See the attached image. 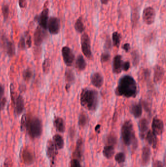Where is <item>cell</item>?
<instances>
[{
	"label": "cell",
	"mask_w": 166,
	"mask_h": 167,
	"mask_svg": "<svg viewBox=\"0 0 166 167\" xmlns=\"http://www.w3.org/2000/svg\"><path fill=\"white\" fill-rule=\"evenodd\" d=\"M99 93L94 89H84L80 94V104L90 111L97 109L99 104Z\"/></svg>",
	"instance_id": "obj_2"
},
{
	"label": "cell",
	"mask_w": 166,
	"mask_h": 167,
	"mask_svg": "<svg viewBox=\"0 0 166 167\" xmlns=\"http://www.w3.org/2000/svg\"><path fill=\"white\" fill-rule=\"evenodd\" d=\"M83 139L82 138L78 139L77 142L76 147L74 152V156L77 159H81L83 156Z\"/></svg>",
	"instance_id": "obj_22"
},
{
	"label": "cell",
	"mask_w": 166,
	"mask_h": 167,
	"mask_svg": "<svg viewBox=\"0 0 166 167\" xmlns=\"http://www.w3.org/2000/svg\"><path fill=\"white\" fill-rule=\"evenodd\" d=\"M46 33L43 29L40 26H38L35 30L34 34V42L35 45L40 46L42 44L45 39Z\"/></svg>",
	"instance_id": "obj_10"
},
{
	"label": "cell",
	"mask_w": 166,
	"mask_h": 167,
	"mask_svg": "<svg viewBox=\"0 0 166 167\" xmlns=\"http://www.w3.org/2000/svg\"><path fill=\"white\" fill-rule=\"evenodd\" d=\"M75 29L79 33H82L85 30L82 17H79L75 23Z\"/></svg>",
	"instance_id": "obj_29"
},
{
	"label": "cell",
	"mask_w": 166,
	"mask_h": 167,
	"mask_svg": "<svg viewBox=\"0 0 166 167\" xmlns=\"http://www.w3.org/2000/svg\"><path fill=\"white\" fill-rule=\"evenodd\" d=\"M27 119H28V116L26 114H24L22 116L21 120V126H20V128L22 131H24L26 128Z\"/></svg>",
	"instance_id": "obj_36"
},
{
	"label": "cell",
	"mask_w": 166,
	"mask_h": 167,
	"mask_svg": "<svg viewBox=\"0 0 166 167\" xmlns=\"http://www.w3.org/2000/svg\"><path fill=\"white\" fill-rule=\"evenodd\" d=\"M50 60L48 58L45 59L42 64V70L45 73H48L50 70Z\"/></svg>",
	"instance_id": "obj_32"
},
{
	"label": "cell",
	"mask_w": 166,
	"mask_h": 167,
	"mask_svg": "<svg viewBox=\"0 0 166 167\" xmlns=\"http://www.w3.org/2000/svg\"><path fill=\"white\" fill-rule=\"evenodd\" d=\"M48 16H49V10L48 8L44 9L40 15L39 18L40 26L44 30H46L47 28Z\"/></svg>",
	"instance_id": "obj_17"
},
{
	"label": "cell",
	"mask_w": 166,
	"mask_h": 167,
	"mask_svg": "<svg viewBox=\"0 0 166 167\" xmlns=\"http://www.w3.org/2000/svg\"><path fill=\"white\" fill-rule=\"evenodd\" d=\"M114 154L115 148L112 146L107 145L103 148V154L107 159H112Z\"/></svg>",
	"instance_id": "obj_26"
},
{
	"label": "cell",
	"mask_w": 166,
	"mask_h": 167,
	"mask_svg": "<svg viewBox=\"0 0 166 167\" xmlns=\"http://www.w3.org/2000/svg\"><path fill=\"white\" fill-rule=\"evenodd\" d=\"M107 142L108 145L112 146L113 147L115 145H116V142H117V139H116V137L114 135L110 134L107 137Z\"/></svg>",
	"instance_id": "obj_35"
},
{
	"label": "cell",
	"mask_w": 166,
	"mask_h": 167,
	"mask_svg": "<svg viewBox=\"0 0 166 167\" xmlns=\"http://www.w3.org/2000/svg\"><path fill=\"white\" fill-rule=\"evenodd\" d=\"M165 75V70L162 67L156 65L154 69V76L153 81L154 83L158 84L160 83L163 80Z\"/></svg>",
	"instance_id": "obj_16"
},
{
	"label": "cell",
	"mask_w": 166,
	"mask_h": 167,
	"mask_svg": "<svg viewBox=\"0 0 166 167\" xmlns=\"http://www.w3.org/2000/svg\"><path fill=\"white\" fill-rule=\"evenodd\" d=\"M33 76L32 71L30 69H27L23 72V76L24 80L26 81H29L31 79Z\"/></svg>",
	"instance_id": "obj_34"
},
{
	"label": "cell",
	"mask_w": 166,
	"mask_h": 167,
	"mask_svg": "<svg viewBox=\"0 0 166 167\" xmlns=\"http://www.w3.org/2000/svg\"><path fill=\"white\" fill-rule=\"evenodd\" d=\"M12 166H13V162L12 159L10 157H7L4 160L3 167H12Z\"/></svg>",
	"instance_id": "obj_41"
},
{
	"label": "cell",
	"mask_w": 166,
	"mask_h": 167,
	"mask_svg": "<svg viewBox=\"0 0 166 167\" xmlns=\"http://www.w3.org/2000/svg\"><path fill=\"white\" fill-rule=\"evenodd\" d=\"M131 55H132L133 64H134V66H137L139 63V54H138V52H137L136 50H135V51L132 52Z\"/></svg>",
	"instance_id": "obj_37"
},
{
	"label": "cell",
	"mask_w": 166,
	"mask_h": 167,
	"mask_svg": "<svg viewBox=\"0 0 166 167\" xmlns=\"http://www.w3.org/2000/svg\"><path fill=\"white\" fill-rule=\"evenodd\" d=\"M29 136L32 138H37L40 136L42 132V125L41 120L36 117L27 119L26 128Z\"/></svg>",
	"instance_id": "obj_4"
},
{
	"label": "cell",
	"mask_w": 166,
	"mask_h": 167,
	"mask_svg": "<svg viewBox=\"0 0 166 167\" xmlns=\"http://www.w3.org/2000/svg\"><path fill=\"white\" fill-rule=\"evenodd\" d=\"M142 106L141 103L134 104L131 107L130 111L134 117L138 118L141 116L142 114Z\"/></svg>",
	"instance_id": "obj_21"
},
{
	"label": "cell",
	"mask_w": 166,
	"mask_h": 167,
	"mask_svg": "<svg viewBox=\"0 0 166 167\" xmlns=\"http://www.w3.org/2000/svg\"><path fill=\"white\" fill-rule=\"evenodd\" d=\"M22 157L24 163L27 165L32 164L34 161V155L28 149H25L23 151Z\"/></svg>",
	"instance_id": "obj_19"
},
{
	"label": "cell",
	"mask_w": 166,
	"mask_h": 167,
	"mask_svg": "<svg viewBox=\"0 0 166 167\" xmlns=\"http://www.w3.org/2000/svg\"><path fill=\"white\" fill-rule=\"evenodd\" d=\"M122 49L125 50L126 53H128L130 49V45L129 43H126L122 46Z\"/></svg>",
	"instance_id": "obj_49"
},
{
	"label": "cell",
	"mask_w": 166,
	"mask_h": 167,
	"mask_svg": "<svg viewBox=\"0 0 166 167\" xmlns=\"http://www.w3.org/2000/svg\"><path fill=\"white\" fill-rule=\"evenodd\" d=\"M110 59V54L108 53H104L101 54L100 61L102 63L107 62Z\"/></svg>",
	"instance_id": "obj_39"
},
{
	"label": "cell",
	"mask_w": 166,
	"mask_h": 167,
	"mask_svg": "<svg viewBox=\"0 0 166 167\" xmlns=\"http://www.w3.org/2000/svg\"><path fill=\"white\" fill-rule=\"evenodd\" d=\"M4 87L0 84V99L3 97V94H4Z\"/></svg>",
	"instance_id": "obj_50"
},
{
	"label": "cell",
	"mask_w": 166,
	"mask_h": 167,
	"mask_svg": "<svg viewBox=\"0 0 166 167\" xmlns=\"http://www.w3.org/2000/svg\"><path fill=\"white\" fill-rule=\"evenodd\" d=\"M47 28L51 34H57L60 31V22L58 18L52 17L48 20Z\"/></svg>",
	"instance_id": "obj_8"
},
{
	"label": "cell",
	"mask_w": 166,
	"mask_h": 167,
	"mask_svg": "<svg viewBox=\"0 0 166 167\" xmlns=\"http://www.w3.org/2000/svg\"><path fill=\"white\" fill-rule=\"evenodd\" d=\"M126 156L124 153H119L115 156V160L119 164L123 163L125 161Z\"/></svg>",
	"instance_id": "obj_33"
},
{
	"label": "cell",
	"mask_w": 166,
	"mask_h": 167,
	"mask_svg": "<svg viewBox=\"0 0 166 167\" xmlns=\"http://www.w3.org/2000/svg\"><path fill=\"white\" fill-rule=\"evenodd\" d=\"M53 143L57 150H61L64 147V140L62 136L56 134L53 136Z\"/></svg>",
	"instance_id": "obj_25"
},
{
	"label": "cell",
	"mask_w": 166,
	"mask_h": 167,
	"mask_svg": "<svg viewBox=\"0 0 166 167\" xmlns=\"http://www.w3.org/2000/svg\"><path fill=\"white\" fill-rule=\"evenodd\" d=\"M46 152L47 155L51 159V161H55L56 156L58 153L53 142L51 140H48L47 143Z\"/></svg>",
	"instance_id": "obj_12"
},
{
	"label": "cell",
	"mask_w": 166,
	"mask_h": 167,
	"mask_svg": "<svg viewBox=\"0 0 166 167\" xmlns=\"http://www.w3.org/2000/svg\"><path fill=\"white\" fill-rule=\"evenodd\" d=\"M81 45L82 50L83 54L86 58L89 59H92L93 56L92 54L91 42L90 38L87 33H84L81 38Z\"/></svg>",
	"instance_id": "obj_5"
},
{
	"label": "cell",
	"mask_w": 166,
	"mask_h": 167,
	"mask_svg": "<svg viewBox=\"0 0 166 167\" xmlns=\"http://www.w3.org/2000/svg\"><path fill=\"white\" fill-rule=\"evenodd\" d=\"M25 44L26 46L28 48H30L31 47L32 40L31 37L28 32H27L25 35Z\"/></svg>",
	"instance_id": "obj_40"
},
{
	"label": "cell",
	"mask_w": 166,
	"mask_h": 167,
	"mask_svg": "<svg viewBox=\"0 0 166 167\" xmlns=\"http://www.w3.org/2000/svg\"><path fill=\"white\" fill-rule=\"evenodd\" d=\"M15 105V112L17 115L21 114L24 109V100L21 95H19L16 98L14 102Z\"/></svg>",
	"instance_id": "obj_15"
},
{
	"label": "cell",
	"mask_w": 166,
	"mask_h": 167,
	"mask_svg": "<svg viewBox=\"0 0 166 167\" xmlns=\"http://www.w3.org/2000/svg\"><path fill=\"white\" fill-rule=\"evenodd\" d=\"M138 128L140 138L143 139L145 137L149 129V123L147 120L145 118H142L140 120L138 123Z\"/></svg>",
	"instance_id": "obj_13"
},
{
	"label": "cell",
	"mask_w": 166,
	"mask_h": 167,
	"mask_svg": "<svg viewBox=\"0 0 166 167\" xmlns=\"http://www.w3.org/2000/svg\"><path fill=\"white\" fill-rule=\"evenodd\" d=\"M65 81L67 82L66 84L70 86L74 83L75 81V78L74 73L72 70H66L65 72Z\"/></svg>",
	"instance_id": "obj_28"
},
{
	"label": "cell",
	"mask_w": 166,
	"mask_h": 167,
	"mask_svg": "<svg viewBox=\"0 0 166 167\" xmlns=\"http://www.w3.org/2000/svg\"><path fill=\"white\" fill-rule=\"evenodd\" d=\"M19 47H20V48H22V49H25L26 48V44H25V37H22L20 39V41H19Z\"/></svg>",
	"instance_id": "obj_43"
},
{
	"label": "cell",
	"mask_w": 166,
	"mask_h": 167,
	"mask_svg": "<svg viewBox=\"0 0 166 167\" xmlns=\"http://www.w3.org/2000/svg\"><path fill=\"white\" fill-rule=\"evenodd\" d=\"M7 104V99L5 97H3L0 99V111L4 109Z\"/></svg>",
	"instance_id": "obj_44"
},
{
	"label": "cell",
	"mask_w": 166,
	"mask_h": 167,
	"mask_svg": "<svg viewBox=\"0 0 166 167\" xmlns=\"http://www.w3.org/2000/svg\"><path fill=\"white\" fill-rule=\"evenodd\" d=\"M122 56L120 55H117L115 57L113 60V71L115 74H119L123 70V64Z\"/></svg>",
	"instance_id": "obj_11"
},
{
	"label": "cell",
	"mask_w": 166,
	"mask_h": 167,
	"mask_svg": "<svg viewBox=\"0 0 166 167\" xmlns=\"http://www.w3.org/2000/svg\"><path fill=\"white\" fill-rule=\"evenodd\" d=\"M75 131L74 128H71L69 130V135L71 138H73L75 136Z\"/></svg>",
	"instance_id": "obj_51"
},
{
	"label": "cell",
	"mask_w": 166,
	"mask_h": 167,
	"mask_svg": "<svg viewBox=\"0 0 166 167\" xmlns=\"http://www.w3.org/2000/svg\"><path fill=\"white\" fill-rule=\"evenodd\" d=\"M151 150L148 147H144L143 148L141 156V162L142 165L146 166L149 164L151 159Z\"/></svg>",
	"instance_id": "obj_18"
},
{
	"label": "cell",
	"mask_w": 166,
	"mask_h": 167,
	"mask_svg": "<svg viewBox=\"0 0 166 167\" xmlns=\"http://www.w3.org/2000/svg\"><path fill=\"white\" fill-rule=\"evenodd\" d=\"M71 167H82L80 162L77 159H73L71 162Z\"/></svg>",
	"instance_id": "obj_42"
},
{
	"label": "cell",
	"mask_w": 166,
	"mask_h": 167,
	"mask_svg": "<svg viewBox=\"0 0 166 167\" xmlns=\"http://www.w3.org/2000/svg\"><path fill=\"white\" fill-rule=\"evenodd\" d=\"M2 10L3 17L5 19H7L8 17L9 13L8 6L7 4H3L2 8Z\"/></svg>",
	"instance_id": "obj_38"
},
{
	"label": "cell",
	"mask_w": 166,
	"mask_h": 167,
	"mask_svg": "<svg viewBox=\"0 0 166 167\" xmlns=\"http://www.w3.org/2000/svg\"><path fill=\"white\" fill-rule=\"evenodd\" d=\"M111 46H112V43H111V39L109 37H108L106 41L105 47L107 49H110L111 48Z\"/></svg>",
	"instance_id": "obj_47"
},
{
	"label": "cell",
	"mask_w": 166,
	"mask_h": 167,
	"mask_svg": "<svg viewBox=\"0 0 166 167\" xmlns=\"http://www.w3.org/2000/svg\"><path fill=\"white\" fill-rule=\"evenodd\" d=\"M120 35L117 32H114L112 35L113 46L116 47H119L120 43Z\"/></svg>",
	"instance_id": "obj_31"
},
{
	"label": "cell",
	"mask_w": 166,
	"mask_h": 167,
	"mask_svg": "<svg viewBox=\"0 0 166 167\" xmlns=\"http://www.w3.org/2000/svg\"><path fill=\"white\" fill-rule=\"evenodd\" d=\"M86 61L85 60L83 56L79 55L77 58L76 61V68L79 71L84 70L86 67Z\"/></svg>",
	"instance_id": "obj_24"
},
{
	"label": "cell",
	"mask_w": 166,
	"mask_h": 167,
	"mask_svg": "<svg viewBox=\"0 0 166 167\" xmlns=\"http://www.w3.org/2000/svg\"><path fill=\"white\" fill-rule=\"evenodd\" d=\"M117 96L135 98L137 94V86L135 79L130 75L122 77L115 91Z\"/></svg>",
	"instance_id": "obj_1"
},
{
	"label": "cell",
	"mask_w": 166,
	"mask_h": 167,
	"mask_svg": "<svg viewBox=\"0 0 166 167\" xmlns=\"http://www.w3.org/2000/svg\"><path fill=\"white\" fill-rule=\"evenodd\" d=\"M62 53L64 63L66 66L67 67L72 66L75 60V56L72 50L70 47L65 46L62 47Z\"/></svg>",
	"instance_id": "obj_6"
},
{
	"label": "cell",
	"mask_w": 166,
	"mask_h": 167,
	"mask_svg": "<svg viewBox=\"0 0 166 167\" xmlns=\"http://www.w3.org/2000/svg\"><path fill=\"white\" fill-rule=\"evenodd\" d=\"M100 125H98L95 127V131L97 132L98 133H99L100 132Z\"/></svg>",
	"instance_id": "obj_52"
},
{
	"label": "cell",
	"mask_w": 166,
	"mask_h": 167,
	"mask_svg": "<svg viewBox=\"0 0 166 167\" xmlns=\"http://www.w3.org/2000/svg\"><path fill=\"white\" fill-rule=\"evenodd\" d=\"M121 138L124 144L127 146L132 145L136 149L137 147V140L135 136L133 125L130 120H128L123 124L121 128Z\"/></svg>",
	"instance_id": "obj_3"
},
{
	"label": "cell",
	"mask_w": 166,
	"mask_h": 167,
	"mask_svg": "<svg viewBox=\"0 0 166 167\" xmlns=\"http://www.w3.org/2000/svg\"><path fill=\"white\" fill-rule=\"evenodd\" d=\"M7 53L9 57H13L15 54V47L12 42L8 41L6 44Z\"/></svg>",
	"instance_id": "obj_27"
},
{
	"label": "cell",
	"mask_w": 166,
	"mask_h": 167,
	"mask_svg": "<svg viewBox=\"0 0 166 167\" xmlns=\"http://www.w3.org/2000/svg\"><path fill=\"white\" fill-rule=\"evenodd\" d=\"M19 3L20 8H24L26 7L27 3H26V0H19Z\"/></svg>",
	"instance_id": "obj_46"
},
{
	"label": "cell",
	"mask_w": 166,
	"mask_h": 167,
	"mask_svg": "<svg viewBox=\"0 0 166 167\" xmlns=\"http://www.w3.org/2000/svg\"><path fill=\"white\" fill-rule=\"evenodd\" d=\"M88 117L84 113H82L79 115L78 119V125L81 127H84L86 126L88 123Z\"/></svg>",
	"instance_id": "obj_30"
},
{
	"label": "cell",
	"mask_w": 166,
	"mask_h": 167,
	"mask_svg": "<svg viewBox=\"0 0 166 167\" xmlns=\"http://www.w3.org/2000/svg\"><path fill=\"white\" fill-rule=\"evenodd\" d=\"M91 82L94 86L97 88H100L103 86L104 83L103 76L99 72H94L91 76Z\"/></svg>",
	"instance_id": "obj_14"
},
{
	"label": "cell",
	"mask_w": 166,
	"mask_h": 167,
	"mask_svg": "<svg viewBox=\"0 0 166 167\" xmlns=\"http://www.w3.org/2000/svg\"><path fill=\"white\" fill-rule=\"evenodd\" d=\"M54 125L56 129L59 132L63 133L65 131V123L62 118L60 117H56L54 121Z\"/></svg>",
	"instance_id": "obj_23"
},
{
	"label": "cell",
	"mask_w": 166,
	"mask_h": 167,
	"mask_svg": "<svg viewBox=\"0 0 166 167\" xmlns=\"http://www.w3.org/2000/svg\"><path fill=\"white\" fill-rule=\"evenodd\" d=\"M152 128L153 132L156 136H160L164 131V125L163 122L161 119L155 117L153 120Z\"/></svg>",
	"instance_id": "obj_9"
},
{
	"label": "cell",
	"mask_w": 166,
	"mask_h": 167,
	"mask_svg": "<svg viewBox=\"0 0 166 167\" xmlns=\"http://www.w3.org/2000/svg\"><path fill=\"white\" fill-rule=\"evenodd\" d=\"M101 1V3L103 4H107L108 3L109 1V0H100Z\"/></svg>",
	"instance_id": "obj_53"
},
{
	"label": "cell",
	"mask_w": 166,
	"mask_h": 167,
	"mask_svg": "<svg viewBox=\"0 0 166 167\" xmlns=\"http://www.w3.org/2000/svg\"><path fill=\"white\" fill-rule=\"evenodd\" d=\"M153 167H163V163L160 161H155L153 163Z\"/></svg>",
	"instance_id": "obj_48"
},
{
	"label": "cell",
	"mask_w": 166,
	"mask_h": 167,
	"mask_svg": "<svg viewBox=\"0 0 166 167\" xmlns=\"http://www.w3.org/2000/svg\"><path fill=\"white\" fill-rule=\"evenodd\" d=\"M155 11L152 7H147L144 9L142 13V18L144 22L148 25L154 23L155 19Z\"/></svg>",
	"instance_id": "obj_7"
},
{
	"label": "cell",
	"mask_w": 166,
	"mask_h": 167,
	"mask_svg": "<svg viewBox=\"0 0 166 167\" xmlns=\"http://www.w3.org/2000/svg\"><path fill=\"white\" fill-rule=\"evenodd\" d=\"M130 68V63L129 61L125 62L123 64V70L125 71H128Z\"/></svg>",
	"instance_id": "obj_45"
},
{
	"label": "cell",
	"mask_w": 166,
	"mask_h": 167,
	"mask_svg": "<svg viewBox=\"0 0 166 167\" xmlns=\"http://www.w3.org/2000/svg\"><path fill=\"white\" fill-rule=\"evenodd\" d=\"M145 137L147 141L149 144L152 146L153 148H156L158 144V139L156 135L152 131H149L147 133Z\"/></svg>",
	"instance_id": "obj_20"
}]
</instances>
